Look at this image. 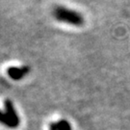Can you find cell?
<instances>
[{"label":"cell","mask_w":130,"mask_h":130,"mask_svg":"<svg viewBox=\"0 0 130 130\" xmlns=\"http://www.w3.org/2000/svg\"><path fill=\"white\" fill-rule=\"evenodd\" d=\"M30 69L24 66V67H10L7 69V74L9 75L13 80H20L29 73Z\"/></svg>","instance_id":"obj_3"},{"label":"cell","mask_w":130,"mask_h":130,"mask_svg":"<svg viewBox=\"0 0 130 130\" xmlns=\"http://www.w3.org/2000/svg\"><path fill=\"white\" fill-rule=\"evenodd\" d=\"M50 130H59L58 129V125H57V122H51L50 126H49Z\"/></svg>","instance_id":"obj_6"},{"label":"cell","mask_w":130,"mask_h":130,"mask_svg":"<svg viewBox=\"0 0 130 130\" xmlns=\"http://www.w3.org/2000/svg\"><path fill=\"white\" fill-rule=\"evenodd\" d=\"M4 106H5V113H6L7 117L9 118L11 122L13 123L14 128L18 127L19 125L20 121H19V117L18 115L17 111H15V109H14L13 102L10 99H6L4 102Z\"/></svg>","instance_id":"obj_2"},{"label":"cell","mask_w":130,"mask_h":130,"mask_svg":"<svg viewBox=\"0 0 130 130\" xmlns=\"http://www.w3.org/2000/svg\"><path fill=\"white\" fill-rule=\"evenodd\" d=\"M57 125H58V129L59 130H71L70 122L66 120H61L57 122Z\"/></svg>","instance_id":"obj_5"},{"label":"cell","mask_w":130,"mask_h":130,"mask_svg":"<svg viewBox=\"0 0 130 130\" xmlns=\"http://www.w3.org/2000/svg\"><path fill=\"white\" fill-rule=\"evenodd\" d=\"M0 123L4 124V125H6L7 127H10V128H14L13 123L11 122V121L9 120V118L7 117L6 113L2 112L1 110H0Z\"/></svg>","instance_id":"obj_4"},{"label":"cell","mask_w":130,"mask_h":130,"mask_svg":"<svg viewBox=\"0 0 130 130\" xmlns=\"http://www.w3.org/2000/svg\"><path fill=\"white\" fill-rule=\"evenodd\" d=\"M53 17L60 22L69 23L73 26H81L84 23V18L80 13L63 6H57L54 8Z\"/></svg>","instance_id":"obj_1"}]
</instances>
